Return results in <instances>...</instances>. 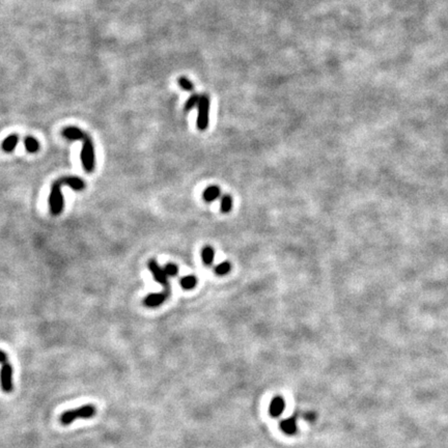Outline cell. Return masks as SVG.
I'll list each match as a JSON object with an SVG mask.
<instances>
[{
	"label": "cell",
	"mask_w": 448,
	"mask_h": 448,
	"mask_svg": "<svg viewBox=\"0 0 448 448\" xmlns=\"http://www.w3.org/2000/svg\"><path fill=\"white\" fill-rule=\"evenodd\" d=\"M62 186H69L76 191H79L85 188V183L77 177H63L53 182L49 195V208L53 215H60L64 210V196L61 190Z\"/></svg>",
	"instance_id": "cell-1"
},
{
	"label": "cell",
	"mask_w": 448,
	"mask_h": 448,
	"mask_svg": "<svg viewBox=\"0 0 448 448\" xmlns=\"http://www.w3.org/2000/svg\"><path fill=\"white\" fill-rule=\"evenodd\" d=\"M96 413V408L94 405H83L73 410L66 411L61 416V422L64 425H69L77 419H89L92 418Z\"/></svg>",
	"instance_id": "cell-2"
},
{
	"label": "cell",
	"mask_w": 448,
	"mask_h": 448,
	"mask_svg": "<svg viewBox=\"0 0 448 448\" xmlns=\"http://www.w3.org/2000/svg\"><path fill=\"white\" fill-rule=\"evenodd\" d=\"M82 150H81V162L85 171L91 172L94 169L95 157H94V147L92 140L86 134L82 139Z\"/></svg>",
	"instance_id": "cell-3"
},
{
	"label": "cell",
	"mask_w": 448,
	"mask_h": 448,
	"mask_svg": "<svg viewBox=\"0 0 448 448\" xmlns=\"http://www.w3.org/2000/svg\"><path fill=\"white\" fill-rule=\"evenodd\" d=\"M0 387L5 393H11L14 389L13 366L10 361L2 363L0 368Z\"/></svg>",
	"instance_id": "cell-4"
},
{
	"label": "cell",
	"mask_w": 448,
	"mask_h": 448,
	"mask_svg": "<svg viewBox=\"0 0 448 448\" xmlns=\"http://www.w3.org/2000/svg\"><path fill=\"white\" fill-rule=\"evenodd\" d=\"M198 116H197V128L205 131L209 126V115H210V98L207 94H202L198 102Z\"/></svg>",
	"instance_id": "cell-5"
},
{
	"label": "cell",
	"mask_w": 448,
	"mask_h": 448,
	"mask_svg": "<svg viewBox=\"0 0 448 448\" xmlns=\"http://www.w3.org/2000/svg\"><path fill=\"white\" fill-rule=\"evenodd\" d=\"M147 267H148L150 271L153 273V276H154L155 280L164 286V293L169 296V294H170V287H169L168 278H167L168 276L166 275L164 269H162L159 266V264L156 262L155 260L148 261Z\"/></svg>",
	"instance_id": "cell-6"
},
{
	"label": "cell",
	"mask_w": 448,
	"mask_h": 448,
	"mask_svg": "<svg viewBox=\"0 0 448 448\" xmlns=\"http://www.w3.org/2000/svg\"><path fill=\"white\" fill-rule=\"evenodd\" d=\"M285 410V401L282 396L277 395L273 397L269 406V413L271 417H279Z\"/></svg>",
	"instance_id": "cell-7"
},
{
	"label": "cell",
	"mask_w": 448,
	"mask_h": 448,
	"mask_svg": "<svg viewBox=\"0 0 448 448\" xmlns=\"http://www.w3.org/2000/svg\"><path fill=\"white\" fill-rule=\"evenodd\" d=\"M279 427L282 433H284L285 435L288 436H293L297 433L298 427H297V415L295 414L294 416L288 417L284 420H281L279 423Z\"/></svg>",
	"instance_id": "cell-8"
},
{
	"label": "cell",
	"mask_w": 448,
	"mask_h": 448,
	"mask_svg": "<svg viewBox=\"0 0 448 448\" xmlns=\"http://www.w3.org/2000/svg\"><path fill=\"white\" fill-rule=\"evenodd\" d=\"M62 134L65 138H67L69 140H82L84 138V136L86 135L85 132H83L82 130H80L79 128H77V127L65 128L63 130Z\"/></svg>",
	"instance_id": "cell-9"
},
{
	"label": "cell",
	"mask_w": 448,
	"mask_h": 448,
	"mask_svg": "<svg viewBox=\"0 0 448 448\" xmlns=\"http://www.w3.org/2000/svg\"><path fill=\"white\" fill-rule=\"evenodd\" d=\"M167 297H168V295L165 293L151 294L144 298L143 304L147 307H157V306H160L167 299Z\"/></svg>",
	"instance_id": "cell-10"
},
{
	"label": "cell",
	"mask_w": 448,
	"mask_h": 448,
	"mask_svg": "<svg viewBox=\"0 0 448 448\" xmlns=\"http://www.w3.org/2000/svg\"><path fill=\"white\" fill-rule=\"evenodd\" d=\"M19 142V136L17 134H12L9 137H7L3 142V148L5 152L11 153L15 150Z\"/></svg>",
	"instance_id": "cell-11"
},
{
	"label": "cell",
	"mask_w": 448,
	"mask_h": 448,
	"mask_svg": "<svg viewBox=\"0 0 448 448\" xmlns=\"http://www.w3.org/2000/svg\"><path fill=\"white\" fill-rule=\"evenodd\" d=\"M220 195V189L216 186H211L207 188L204 192V198L206 202H213L218 198Z\"/></svg>",
	"instance_id": "cell-12"
},
{
	"label": "cell",
	"mask_w": 448,
	"mask_h": 448,
	"mask_svg": "<svg viewBox=\"0 0 448 448\" xmlns=\"http://www.w3.org/2000/svg\"><path fill=\"white\" fill-rule=\"evenodd\" d=\"M24 145L29 153H36L38 148H40V143H38L35 138L31 137V136H28V137L24 139Z\"/></svg>",
	"instance_id": "cell-13"
},
{
	"label": "cell",
	"mask_w": 448,
	"mask_h": 448,
	"mask_svg": "<svg viewBox=\"0 0 448 448\" xmlns=\"http://www.w3.org/2000/svg\"><path fill=\"white\" fill-rule=\"evenodd\" d=\"M202 257H203L204 263L206 265L210 266L213 263V261H214V250H213V248L211 246H206L203 249Z\"/></svg>",
	"instance_id": "cell-14"
},
{
	"label": "cell",
	"mask_w": 448,
	"mask_h": 448,
	"mask_svg": "<svg viewBox=\"0 0 448 448\" xmlns=\"http://www.w3.org/2000/svg\"><path fill=\"white\" fill-rule=\"evenodd\" d=\"M196 282H197V280L195 277L192 276V275H189V276L183 277L180 281V284L185 289H191L196 285Z\"/></svg>",
	"instance_id": "cell-15"
},
{
	"label": "cell",
	"mask_w": 448,
	"mask_h": 448,
	"mask_svg": "<svg viewBox=\"0 0 448 448\" xmlns=\"http://www.w3.org/2000/svg\"><path fill=\"white\" fill-rule=\"evenodd\" d=\"M200 98H201V95H200V94H197V93H193V94L190 96V98L187 100V102H186V104H185V110H186V111H189V110L192 109L194 106L198 105Z\"/></svg>",
	"instance_id": "cell-16"
},
{
	"label": "cell",
	"mask_w": 448,
	"mask_h": 448,
	"mask_svg": "<svg viewBox=\"0 0 448 448\" xmlns=\"http://www.w3.org/2000/svg\"><path fill=\"white\" fill-rule=\"evenodd\" d=\"M230 271V264L227 262H223L220 263L218 266H216L215 268V273L219 276H223L225 274H227L228 272Z\"/></svg>",
	"instance_id": "cell-17"
},
{
	"label": "cell",
	"mask_w": 448,
	"mask_h": 448,
	"mask_svg": "<svg viewBox=\"0 0 448 448\" xmlns=\"http://www.w3.org/2000/svg\"><path fill=\"white\" fill-rule=\"evenodd\" d=\"M220 207H221V211L223 213H228L231 210V208H232V200H231V197L229 195L222 196Z\"/></svg>",
	"instance_id": "cell-18"
},
{
	"label": "cell",
	"mask_w": 448,
	"mask_h": 448,
	"mask_svg": "<svg viewBox=\"0 0 448 448\" xmlns=\"http://www.w3.org/2000/svg\"><path fill=\"white\" fill-rule=\"evenodd\" d=\"M178 82H179L180 87L183 88L184 90H186V91H193L194 86H193L192 82L188 79V78L181 77V78H179V81Z\"/></svg>",
	"instance_id": "cell-19"
},
{
	"label": "cell",
	"mask_w": 448,
	"mask_h": 448,
	"mask_svg": "<svg viewBox=\"0 0 448 448\" xmlns=\"http://www.w3.org/2000/svg\"><path fill=\"white\" fill-rule=\"evenodd\" d=\"M164 271H165V273H166V275L167 276H177L178 275V272H179V269H178V267H177V265H174V264H167V265H165V267H164Z\"/></svg>",
	"instance_id": "cell-20"
},
{
	"label": "cell",
	"mask_w": 448,
	"mask_h": 448,
	"mask_svg": "<svg viewBox=\"0 0 448 448\" xmlns=\"http://www.w3.org/2000/svg\"><path fill=\"white\" fill-rule=\"evenodd\" d=\"M6 361H9V356L7 355L6 352H4L3 350H0V364L6 362Z\"/></svg>",
	"instance_id": "cell-21"
},
{
	"label": "cell",
	"mask_w": 448,
	"mask_h": 448,
	"mask_svg": "<svg viewBox=\"0 0 448 448\" xmlns=\"http://www.w3.org/2000/svg\"><path fill=\"white\" fill-rule=\"evenodd\" d=\"M304 418L308 421H314L316 419V414L315 413H305Z\"/></svg>",
	"instance_id": "cell-22"
}]
</instances>
